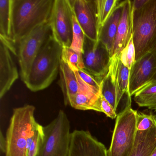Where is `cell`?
I'll list each match as a JSON object with an SVG mask.
<instances>
[{"mask_svg":"<svg viewBox=\"0 0 156 156\" xmlns=\"http://www.w3.org/2000/svg\"><path fill=\"white\" fill-rule=\"evenodd\" d=\"M62 49L51 34L36 55L23 82L28 89L36 92L51 85L60 71Z\"/></svg>","mask_w":156,"mask_h":156,"instance_id":"1","label":"cell"},{"mask_svg":"<svg viewBox=\"0 0 156 156\" xmlns=\"http://www.w3.org/2000/svg\"><path fill=\"white\" fill-rule=\"evenodd\" d=\"M55 0H12V40L19 43L49 21Z\"/></svg>","mask_w":156,"mask_h":156,"instance_id":"2","label":"cell"},{"mask_svg":"<svg viewBox=\"0 0 156 156\" xmlns=\"http://www.w3.org/2000/svg\"><path fill=\"white\" fill-rule=\"evenodd\" d=\"M35 108L26 105L13 109L6 133V156H27L28 138L33 136L40 127L34 118Z\"/></svg>","mask_w":156,"mask_h":156,"instance_id":"3","label":"cell"},{"mask_svg":"<svg viewBox=\"0 0 156 156\" xmlns=\"http://www.w3.org/2000/svg\"><path fill=\"white\" fill-rule=\"evenodd\" d=\"M132 22L136 61L150 52L156 43V0H147L140 9H132Z\"/></svg>","mask_w":156,"mask_h":156,"instance_id":"4","label":"cell"},{"mask_svg":"<svg viewBox=\"0 0 156 156\" xmlns=\"http://www.w3.org/2000/svg\"><path fill=\"white\" fill-rule=\"evenodd\" d=\"M70 128L67 115L60 110L52 122L43 126V137L38 156H68L72 135Z\"/></svg>","mask_w":156,"mask_h":156,"instance_id":"5","label":"cell"},{"mask_svg":"<svg viewBox=\"0 0 156 156\" xmlns=\"http://www.w3.org/2000/svg\"><path fill=\"white\" fill-rule=\"evenodd\" d=\"M137 113L130 107L118 115L108 156H130L137 131Z\"/></svg>","mask_w":156,"mask_h":156,"instance_id":"6","label":"cell"},{"mask_svg":"<svg viewBox=\"0 0 156 156\" xmlns=\"http://www.w3.org/2000/svg\"><path fill=\"white\" fill-rule=\"evenodd\" d=\"M51 34L49 20L34 29L18 43V56L21 78L24 82L30 73L32 65L43 44Z\"/></svg>","mask_w":156,"mask_h":156,"instance_id":"7","label":"cell"},{"mask_svg":"<svg viewBox=\"0 0 156 156\" xmlns=\"http://www.w3.org/2000/svg\"><path fill=\"white\" fill-rule=\"evenodd\" d=\"M73 14L70 0H55L49 22L52 35L63 48L72 44Z\"/></svg>","mask_w":156,"mask_h":156,"instance_id":"8","label":"cell"},{"mask_svg":"<svg viewBox=\"0 0 156 156\" xmlns=\"http://www.w3.org/2000/svg\"><path fill=\"white\" fill-rule=\"evenodd\" d=\"M83 55L84 70L102 82L108 73L111 56L100 41H94L85 36Z\"/></svg>","mask_w":156,"mask_h":156,"instance_id":"9","label":"cell"},{"mask_svg":"<svg viewBox=\"0 0 156 156\" xmlns=\"http://www.w3.org/2000/svg\"><path fill=\"white\" fill-rule=\"evenodd\" d=\"M116 92L117 115L131 107V96L129 92V69L121 62L119 55L111 57L109 69Z\"/></svg>","mask_w":156,"mask_h":156,"instance_id":"10","label":"cell"},{"mask_svg":"<svg viewBox=\"0 0 156 156\" xmlns=\"http://www.w3.org/2000/svg\"><path fill=\"white\" fill-rule=\"evenodd\" d=\"M12 54L17 55L14 44L0 37V98L2 99L19 78Z\"/></svg>","mask_w":156,"mask_h":156,"instance_id":"11","label":"cell"},{"mask_svg":"<svg viewBox=\"0 0 156 156\" xmlns=\"http://www.w3.org/2000/svg\"><path fill=\"white\" fill-rule=\"evenodd\" d=\"M74 14L85 35L98 41V24L95 0H70Z\"/></svg>","mask_w":156,"mask_h":156,"instance_id":"12","label":"cell"},{"mask_svg":"<svg viewBox=\"0 0 156 156\" xmlns=\"http://www.w3.org/2000/svg\"><path fill=\"white\" fill-rule=\"evenodd\" d=\"M68 156H108L105 146L87 130L72 132Z\"/></svg>","mask_w":156,"mask_h":156,"instance_id":"13","label":"cell"},{"mask_svg":"<svg viewBox=\"0 0 156 156\" xmlns=\"http://www.w3.org/2000/svg\"><path fill=\"white\" fill-rule=\"evenodd\" d=\"M155 62L151 52L135 61L129 70V92L134 95L139 90L154 80Z\"/></svg>","mask_w":156,"mask_h":156,"instance_id":"14","label":"cell"},{"mask_svg":"<svg viewBox=\"0 0 156 156\" xmlns=\"http://www.w3.org/2000/svg\"><path fill=\"white\" fill-rule=\"evenodd\" d=\"M132 2L124 1L123 12L118 28L112 51V56L119 55L132 36Z\"/></svg>","mask_w":156,"mask_h":156,"instance_id":"15","label":"cell"},{"mask_svg":"<svg viewBox=\"0 0 156 156\" xmlns=\"http://www.w3.org/2000/svg\"><path fill=\"white\" fill-rule=\"evenodd\" d=\"M59 85L64 97V104L69 105V101L80 90V76L76 70H73L62 58L60 64Z\"/></svg>","mask_w":156,"mask_h":156,"instance_id":"16","label":"cell"},{"mask_svg":"<svg viewBox=\"0 0 156 156\" xmlns=\"http://www.w3.org/2000/svg\"><path fill=\"white\" fill-rule=\"evenodd\" d=\"M124 2V1H119L118 4L99 33L98 41L107 48L111 57L118 28L123 12Z\"/></svg>","mask_w":156,"mask_h":156,"instance_id":"17","label":"cell"},{"mask_svg":"<svg viewBox=\"0 0 156 156\" xmlns=\"http://www.w3.org/2000/svg\"><path fill=\"white\" fill-rule=\"evenodd\" d=\"M156 148V125L145 131H137L130 156H151Z\"/></svg>","mask_w":156,"mask_h":156,"instance_id":"18","label":"cell"},{"mask_svg":"<svg viewBox=\"0 0 156 156\" xmlns=\"http://www.w3.org/2000/svg\"><path fill=\"white\" fill-rule=\"evenodd\" d=\"M101 97V93L94 90L80 91L70 100L69 105L78 110H92L102 112Z\"/></svg>","mask_w":156,"mask_h":156,"instance_id":"19","label":"cell"},{"mask_svg":"<svg viewBox=\"0 0 156 156\" xmlns=\"http://www.w3.org/2000/svg\"><path fill=\"white\" fill-rule=\"evenodd\" d=\"M12 0H0V37L12 42Z\"/></svg>","mask_w":156,"mask_h":156,"instance_id":"20","label":"cell"},{"mask_svg":"<svg viewBox=\"0 0 156 156\" xmlns=\"http://www.w3.org/2000/svg\"><path fill=\"white\" fill-rule=\"evenodd\" d=\"M134 101L140 107L156 110V80L146 85L134 95Z\"/></svg>","mask_w":156,"mask_h":156,"instance_id":"21","label":"cell"},{"mask_svg":"<svg viewBox=\"0 0 156 156\" xmlns=\"http://www.w3.org/2000/svg\"><path fill=\"white\" fill-rule=\"evenodd\" d=\"M96 6L97 16L98 32L105 23L118 4L119 0H95ZM99 35V34H98Z\"/></svg>","mask_w":156,"mask_h":156,"instance_id":"22","label":"cell"},{"mask_svg":"<svg viewBox=\"0 0 156 156\" xmlns=\"http://www.w3.org/2000/svg\"><path fill=\"white\" fill-rule=\"evenodd\" d=\"M101 94L117 111L116 92L113 80L108 72L101 82Z\"/></svg>","mask_w":156,"mask_h":156,"instance_id":"23","label":"cell"},{"mask_svg":"<svg viewBox=\"0 0 156 156\" xmlns=\"http://www.w3.org/2000/svg\"><path fill=\"white\" fill-rule=\"evenodd\" d=\"M62 58L73 70L78 71L84 68L82 53L76 51L70 47L63 48Z\"/></svg>","mask_w":156,"mask_h":156,"instance_id":"24","label":"cell"},{"mask_svg":"<svg viewBox=\"0 0 156 156\" xmlns=\"http://www.w3.org/2000/svg\"><path fill=\"white\" fill-rule=\"evenodd\" d=\"M73 39L70 48L76 51L83 54V47L86 36L74 13L73 16Z\"/></svg>","mask_w":156,"mask_h":156,"instance_id":"25","label":"cell"},{"mask_svg":"<svg viewBox=\"0 0 156 156\" xmlns=\"http://www.w3.org/2000/svg\"><path fill=\"white\" fill-rule=\"evenodd\" d=\"M119 56L122 64L130 70L136 59V49L133 42V36L121 51Z\"/></svg>","mask_w":156,"mask_h":156,"instance_id":"26","label":"cell"},{"mask_svg":"<svg viewBox=\"0 0 156 156\" xmlns=\"http://www.w3.org/2000/svg\"><path fill=\"white\" fill-rule=\"evenodd\" d=\"M155 125H156V123L154 115L138 112L137 115V130L145 131L151 128Z\"/></svg>","mask_w":156,"mask_h":156,"instance_id":"27","label":"cell"},{"mask_svg":"<svg viewBox=\"0 0 156 156\" xmlns=\"http://www.w3.org/2000/svg\"><path fill=\"white\" fill-rule=\"evenodd\" d=\"M43 137V126L40 125L28 150L27 156H38Z\"/></svg>","mask_w":156,"mask_h":156,"instance_id":"28","label":"cell"},{"mask_svg":"<svg viewBox=\"0 0 156 156\" xmlns=\"http://www.w3.org/2000/svg\"><path fill=\"white\" fill-rule=\"evenodd\" d=\"M77 72L80 78L86 84L98 91H101V82L84 69H80Z\"/></svg>","mask_w":156,"mask_h":156,"instance_id":"29","label":"cell"},{"mask_svg":"<svg viewBox=\"0 0 156 156\" xmlns=\"http://www.w3.org/2000/svg\"><path fill=\"white\" fill-rule=\"evenodd\" d=\"M101 107L102 112L106 115L112 119H116L118 115L113 107L102 95L101 97Z\"/></svg>","mask_w":156,"mask_h":156,"instance_id":"30","label":"cell"},{"mask_svg":"<svg viewBox=\"0 0 156 156\" xmlns=\"http://www.w3.org/2000/svg\"><path fill=\"white\" fill-rule=\"evenodd\" d=\"M0 148L2 152L6 153L7 149V140L6 137L4 136L2 134V131H1L0 134Z\"/></svg>","mask_w":156,"mask_h":156,"instance_id":"31","label":"cell"},{"mask_svg":"<svg viewBox=\"0 0 156 156\" xmlns=\"http://www.w3.org/2000/svg\"><path fill=\"white\" fill-rule=\"evenodd\" d=\"M152 54L154 56V59H155V76H154V80H156V43L154 45V47L152 48V50L151 51Z\"/></svg>","mask_w":156,"mask_h":156,"instance_id":"32","label":"cell"},{"mask_svg":"<svg viewBox=\"0 0 156 156\" xmlns=\"http://www.w3.org/2000/svg\"><path fill=\"white\" fill-rule=\"evenodd\" d=\"M151 156H156V148L154 150V151H153Z\"/></svg>","mask_w":156,"mask_h":156,"instance_id":"33","label":"cell"},{"mask_svg":"<svg viewBox=\"0 0 156 156\" xmlns=\"http://www.w3.org/2000/svg\"><path fill=\"white\" fill-rule=\"evenodd\" d=\"M154 119H155V123L156 125V110H155V114L154 115Z\"/></svg>","mask_w":156,"mask_h":156,"instance_id":"34","label":"cell"}]
</instances>
